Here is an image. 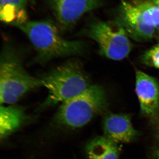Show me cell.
I'll return each instance as SVG.
<instances>
[{
	"instance_id": "cell-1",
	"label": "cell",
	"mask_w": 159,
	"mask_h": 159,
	"mask_svg": "<svg viewBox=\"0 0 159 159\" xmlns=\"http://www.w3.org/2000/svg\"><path fill=\"white\" fill-rule=\"evenodd\" d=\"M13 26L28 37L37 52L38 59L41 62L78 55L84 50L83 43L64 38L60 34L57 25L50 20H27Z\"/></svg>"
},
{
	"instance_id": "cell-2",
	"label": "cell",
	"mask_w": 159,
	"mask_h": 159,
	"mask_svg": "<svg viewBox=\"0 0 159 159\" xmlns=\"http://www.w3.org/2000/svg\"><path fill=\"white\" fill-rule=\"evenodd\" d=\"M48 97L40 109L62 103L82 93L91 85L81 63L73 60L64 63L40 79Z\"/></svg>"
},
{
	"instance_id": "cell-3",
	"label": "cell",
	"mask_w": 159,
	"mask_h": 159,
	"mask_svg": "<svg viewBox=\"0 0 159 159\" xmlns=\"http://www.w3.org/2000/svg\"><path fill=\"white\" fill-rule=\"evenodd\" d=\"M107 99L101 86H90L76 97L61 103L56 120L59 124L72 128L82 127L106 109Z\"/></svg>"
},
{
	"instance_id": "cell-4",
	"label": "cell",
	"mask_w": 159,
	"mask_h": 159,
	"mask_svg": "<svg viewBox=\"0 0 159 159\" xmlns=\"http://www.w3.org/2000/svg\"><path fill=\"white\" fill-rule=\"evenodd\" d=\"M40 86V79L27 72L13 51L4 49L0 62L1 104H14L28 92Z\"/></svg>"
},
{
	"instance_id": "cell-5",
	"label": "cell",
	"mask_w": 159,
	"mask_h": 159,
	"mask_svg": "<svg viewBox=\"0 0 159 159\" xmlns=\"http://www.w3.org/2000/svg\"><path fill=\"white\" fill-rule=\"evenodd\" d=\"M85 32L97 43L100 53L112 60L125 59L132 49L128 33L117 20L114 23L95 21L90 24Z\"/></svg>"
},
{
	"instance_id": "cell-6",
	"label": "cell",
	"mask_w": 159,
	"mask_h": 159,
	"mask_svg": "<svg viewBox=\"0 0 159 159\" xmlns=\"http://www.w3.org/2000/svg\"><path fill=\"white\" fill-rule=\"evenodd\" d=\"M57 25L63 30L73 27L84 15L102 7V0H46Z\"/></svg>"
},
{
	"instance_id": "cell-7",
	"label": "cell",
	"mask_w": 159,
	"mask_h": 159,
	"mask_svg": "<svg viewBox=\"0 0 159 159\" xmlns=\"http://www.w3.org/2000/svg\"><path fill=\"white\" fill-rule=\"evenodd\" d=\"M119 21L129 35L135 39L147 40L155 34V28L145 22L137 0H122L118 6Z\"/></svg>"
},
{
	"instance_id": "cell-8",
	"label": "cell",
	"mask_w": 159,
	"mask_h": 159,
	"mask_svg": "<svg viewBox=\"0 0 159 159\" xmlns=\"http://www.w3.org/2000/svg\"><path fill=\"white\" fill-rule=\"evenodd\" d=\"M135 91L141 113L156 119L159 114V83L155 78L142 71L136 73Z\"/></svg>"
},
{
	"instance_id": "cell-9",
	"label": "cell",
	"mask_w": 159,
	"mask_h": 159,
	"mask_svg": "<svg viewBox=\"0 0 159 159\" xmlns=\"http://www.w3.org/2000/svg\"><path fill=\"white\" fill-rule=\"evenodd\" d=\"M103 130L104 136L117 144L133 142L139 135L128 114H108L103 119Z\"/></svg>"
},
{
	"instance_id": "cell-10",
	"label": "cell",
	"mask_w": 159,
	"mask_h": 159,
	"mask_svg": "<svg viewBox=\"0 0 159 159\" xmlns=\"http://www.w3.org/2000/svg\"><path fill=\"white\" fill-rule=\"evenodd\" d=\"M25 114L21 107L16 106H2L0 109V137L6 139L25 123Z\"/></svg>"
},
{
	"instance_id": "cell-11",
	"label": "cell",
	"mask_w": 159,
	"mask_h": 159,
	"mask_svg": "<svg viewBox=\"0 0 159 159\" xmlns=\"http://www.w3.org/2000/svg\"><path fill=\"white\" fill-rule=\"evenodd\" d=\"M86 152L88 159H119L120 154L118 144L104 136L91 140Z\"/></svg>"
},
{
	"instance_id": "cell-12",
	"label": "cell",
	"mask_w": 159,
	"mask_h": 159,
	"mask_svg": "<svg viewBox=\"0 0 159 159\" xmlns=\"http://www.w3.org/2000/svg\"><path fill=\"white\" fill-rule=\"evenodd\" d=\"M27 0H0L1 19L14 25L27 21Z\"/></svg>"
},
{
	"instance_id": "cell-13",
	"label": "cell",
	"mask_w": 159,
	"mask_h": 159,
	"mask_svg": "<svg viewBox=\"0 0 159 159\" xmlns=\"http://www.w3.org/2000/svg\"><path fill=\"white\" fill-rule=\"evenodd\" d=\"M142 61L145 65L159 69V43L145 51Z\"/></svg>"
},
{
	"instance_id": "cell-14",
	"label": "cell",
	"mask_w": 159,
	"mask_h": 159,
	"mask_svg": "<svg viewBox=\"0 0 159 159\" xmlns=\"http://www.w3.org/2000/svg\"><path fill=\"white\" fill-rule=\"evenodd\" d=\"M151 4L149 9V22L155 28L159 25V0H148Z\"/></svg>"
},
{
	"instance_id": "cell-15",
	"label": "cell",
	"mask_w": 159,
	"mask_h": 159,
	"mask_svg": "<svg viewBox=\"0 0 159 159\" xmlns=\"http://www.w3.org/2000/svg\"><path fill=\"white\" fill-rule=\"evenodd\" d=\"M150 159H159V147L155 148L151 155Z\"/></svg>"
},
{
	"instance_id": "cell-16",
	"label": "cell",
	"mask_w": 159,
	"mask_h": 159,
	"mask_svg": "<svg viewBox=\"0 0 159 159\" xmlns=\"http://www.w3.org/2000/svg\"><path fill=\"white\" fill-rule=\"evenodd\" d=\"M157 122H156V133L158 137L159 138V114L157 118L156 119Z\"/></svg>"
}]
</instances>
